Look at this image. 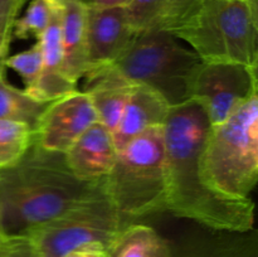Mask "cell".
<instances>
[{"label":"cell","instance_id":"obj_1","mask_svg":"<svg viewBox=\"0 0 258 257\" xmlns=\"http://www.w3.org/2000/svg\"><path fill=\"white\" fill-rule=\"evenodd\" d=\"M211 126L196 101L170 107L163 126L166 212L219 231L248 232L254 223L253 201L223 196L204 178L202 155Z\"/></svg>","mask_w":258,"mask_h":257},{"label":"cell","instance_id":"obj_2","mask_svg":"<svg viewBox=\"0 0 258 257\" xmlns=\"http://www.w3.org/2000/svg\"><path fill=\"white\" fill-rule=\"evenodd\" d=\"M105 190V178L81 180L63 153L33 141L24 155L0 169V227L7 237H29L48 222Z\"/></svg>","mask_w":258,"mask_h":257},{"label":"cell","instance_id":"obj_3","mask_svg":"<svg viewBox=\"0 0 258 257\" xmlns=\"http://www.w3.org/2000/svg\"><path fill=\"white\" fill-rule=\"evenodd\" d=\"M173 33L202 62L257 67V0H202Z\"/></svg>","mask_w":258,"mask_h":257},{"label":"cell","instance_id":"obj_4","mask_svg":"<svg viewBox=\"0 0 258 257\" xmlns=\"http://www.w3.org/2000/svg\"><path fill=\"white\" fill-rule=\"evenodd\" d=\"M201 58L183 40L160 28L139 32L122 55L107 66L133 86L155 91L170 107L190 100Z\"/></svg>","mask_w":258,"mask_h":257},{"label":"cell","instance_id":"obj_5","mask_svg":"<svg viewBox=\"0 0 258 257\" xmlns=\"http://www.w3.org/2000/svg\"><path fill=\"white\" fill-rule=\"evenodd\" d=\"M202 168L214 190L239 201L249 199L258 175V96L226 121L211 126Z\"/></svg>","mask_w":258,"mask_h":257},{"label":"cell","instance_id":"obj_6","mask_svg":"<svg viewBox=\"0 0 258 257\" xmlns=\"http://www.w3.org/2000/svg\"><path fill=\"white\" fill-rule=\"evenodd\" d=\"M105 188L123 218L166 212L163 127L150 128L118 151Z\"/></svg>","mask_w":258,"mask_h":257},{"label":"cell","instance_id":"obj_7","mask_svg":"<svg viewBox=\"0 0 258 257\" xmlns=\"http://www.w3.org/2000/svg\"><path fill=\"white\" fill-rule=\"evenodd\" d=\"M105 190L91 197L29 234L39 257H64L78 249L108 252L127 226Z\"/></svg>","mask_w":258,"mask_h":257},{"label":"cell","instance_id":"obj_8","mask_svg":"<svg viewBox=\"0 0 258 257\" xmlns=\"http://www.w3.org/2000/svg\"><path fill=\"white\" fill-rule=\"evenodd\" d=\"M258 96L257 67L233 62H201L190 83V100L202 106L212 126L223 122Z\"/></svg>","mask_w":258,"mask_h":257},{"label":"cell","instance_id":"obj_9","mask_svg":"<svg viewBox=\"0 0 258 257\" xmlns=\"http://www.w3.org/2000/svg\"><path fill=\"white\" fill-rule=\"evenodd\" d=\"M96 121L90 97L77 90L48 103L33 130V141L48 151L64 154Z\"/></svg>","mask_w":258,"mask_h":257},{"label":"cell","instance_id":"obj_10","mask_svg":"<svg viewBox=\"0 0 258 257\" xmlns=\"http://www.w3.org/2000/svg\"><path fill=\"white\" fill-rule=\"evenodd\" d=\"M136 34L138 33L128 22L125 7H88L86 20V75L116 62L125 53Z\"/></svg>","mask_w":258,"mask_h":257},{"label":"cell","instance_id":"obj_11","mask_svg":"<svg viewBox=\"0 0 258 257\" xmlns=\"http://www.w3.org/2000/svg\"><path fill=\"white\" fill-rule=\"evenodd\" d=\"M112 133L96 121L64 153L72 173L81 180L106 178L117 159Z\"/></svg>","mask_w":258,"mask_h":257},{"label":"cell","instance_id":"obj_12","mask_svg":"<svg viewBox=\"0 0 258 257\" xmlns=\"http://www.w3.org/2000/svg\"><path fill=\"white\" fill-rule=\"evenodd\" d=\"M52 2L50 22L38 43L42 50V71L34 90L28 96L39 102H52L57 98L77 91V85L66 76L63 70V52L60 44L59 12Z\"/></svg>","mask_w":258,"mask_h":257},{"label":"cell","instance_id":"obj_13","mask_svg":"<svg viewBox=\"0 0 258 257\" xmlns=\"http://www.w3.org/2000/svg\"><path fill=\"white\" fill-rule=\"evenodd\" d=\"M170 106L155 91L144 86H133L128 100L112 136L117 151L141 134L163 127Z\"/></svg>","mask_w":258,"mask_h":257},{"label":"cell","instance_id":"obj_14","mask_svg":"<svg viewBox=\"0 0 258 257\" xmlns=\"http://www.w3.org/2000/svg\"><path fill=\"white\" fill-rule=\"evenodd\" d=\"M54 3L59 12L63 70L66 76L77 85L87 72L86 20L88 7L80 0H54Z\"/></svg>","mask_w":258,"mask_h":257},{"label":"cell","instance_id":"obj_15","mask_svg":"<svg viewBox=\"0 0 258 257\" xmlns=\"http://www.w3.org/2000/svg\"><path fill=\"white\" fill-rule=\"evenodd\" d=\"M83 78H86V88L83 92L90 97L98 122L113 133L122 115L133 85L110 67L88 73Z\"/></svg>","mask_w":258,"mask_h":257},{"label":"cell","instance_id":"obj_16","mask_svg":"<svg viewBox=\"0 0 258 257\" xmlns=\"http://www.w3.org/2000/svg\"><path fill=\"white\" fill-rule=\"evenodd\" d=\"M107 253L110 257H173L168 242L145 224L123 227Z\"/></svg>","mask_w":258,"mask_h":257},{"label":"cell","instance_id":"obj_17","mask_svg":"<svg viewBox=\"0 0 258 257\" xmlns=\"http://www.w3.org/2000/svg\"><path fill=\"white\" fill-rule=\"evenodd\" d=\"M49 102L33 100L23 90H18L0 80V118L23 121L34 130L40 115Z\"/></svg>","mask_w":258,"mask_h":257},{"label":"cell","instance_id":"obj_18","mask_svg":"<svg viewBox=\"0 0 258 257\" xmlns=\"http://www.w3.org/2000/svg\"><path fill=\"white\" fill-rule=\"evenodd\" d=\"M32 143V126L23 121L0 118V169L19 160Z\"/></svg>","mask_w":258,"mask_h":257},{"label":"cell","instance_id":"obj_19","mask_svg":"<svg viewBox=\"0 0 258 257\" xmlns=\"http://www.w3.org/2000/svg\"><path fill=\"white\" fill-rule=\"evenodd\" d=\"M52 17L50 0H30L23 15L15 19L13 35L18 39H39Z\"/></svg>","mask_w":258,"mask_h":257},{"label":"cell","instance_id":"obj_20","mask_svg":"<svg viewBox=\"0 0 258 257\" xmlns=\"http://www.w3.org/2000/svg\"><path fill=\"white\" fill-rule=\"evenodd\" d=\"M5 68H10L19 75L24 83L23 91L29 95L37 86L42 71V50L38 40L29 49H25L17 54L8 55L5 60Z\"/></svg>","mask_w":258,"mask_h":257},{"label":"cell","instance_id":"obj_21","mask_svg":"<svg viewBox=\"0 0 258 257\" xmlns=\"http://www.w3.org/2000/svg\"><path fill=\"white\" fill-rule=\"evenodd\" d=\"M164 0H128L125 5L128 22L136 33L158 28Z\"/></svg>","mask_w":258,"mask_h":257},{"label":"cell","instance_id":"obj_22","mask_svg":"<svg viewBox=\"0 0 258 257\" xmlns=\"http://www.w3.org/2000/svg\"><path fill=\"white\" fill-rule=\"evenodd\" d=\"M27 0H0V80L5 77V60L9 55L15 19Z\"/></svg>","mask_w":258,"mask_h":257},{"label":"cell","instance_id":"obj_23","mask_svg":"<svg viewBox=\"0 0 258 257\" xmlns=\"http://www.w3.org/2000/svg\"><path fill=\"white\" fill-rule=\"evenodd\" d=\"M202 0H164L158 28L174 32L197 9Z\"/></svg>","mask_w":258,"mask_h":257},{"label":"cell","instance_id":"obj_24","mask_svg":"<svg viewBox=\"0 0 258 257\" xmlns=\"http://www.w3.org/2000/svg\"><path fill=\"white\" fill-rule=\"evenodd\" d=\"M0 257H39L27 237H8L0 246Z\"/></svg>","mask_w":258,"mask_h":257},{"label":"cell","instance_id":"obj_25","mask_svg":"<svg viewBox=\"0 0 258 257\" xmlns=\"http://www.w3.org/2000/svg\"><path fill=\"white\" fill-rule=\"evenodd\" d=\"M191 257H256L253 252L248 248H242V247H227L221 248L212 254H202V256H191Z\"/></svg>","mask_w":258,"mask_h":257},{"label":"cell","instance_id":"obj_26","mask_svg":"<svg viewBox=\"0 0 258 257\" xmlns=\"http://www.w3.org/2000/svg\"><path fill=\"white\" fill-rule=\"evenodd\" d=\"M64 257H110L106 251L102 249H78L71 253L66 254Z\"/></svg>","mask_w":258,"mask_h":257},{"label":"cell","instance_id":"obj_27","mask_svg":"<svg viewBox=\"0 0 258 257\" xmlns=\"http://www.w3.org/2000/svg\"><path fill=\"white\" fill-rule=\"evenodd\" d=\"M128 0H95V7H125Z\"/></svg>","mask_w":258,"mask_h":257},{"label":"cell","instance_id":"obj_28","mask_svg":"<svg viewBox=\"0 0 258 257\" xmlns=\"http://www.w3.org/2000/svg\"><path fill=\"white\" fill-rule=\"evenodd\" d=\"M8 239V237L5 236L4 233H3V229H2V227H0V246H2L3 243H4L5 241H7Z\"/></svg>","mask_w":258,"mask_h":257},{"label":"cell","instance_id":"obj_29","mask_svg":"<svg viewBox=\"0 0 258 257\" xmlns=\"http://www.w3.org/2000/svg\"><path fill=\"white\" fill-rule=\"evenodd\" d=\"M80 2L83 3L86 7H92V5L95 4V0H80Z\"/></svg>","mask_w":258,"mask_h":257}]
</instances>
